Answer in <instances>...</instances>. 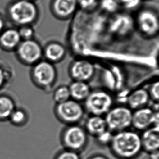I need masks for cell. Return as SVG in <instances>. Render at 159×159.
Instances as JSON below:
<instances>
[{"label": "cell", "instance_id": "obj_1", "mask_svg": "<svg viewBox=\"0 0 159 159\" xmlns=\"http://www.w3.org/2000/svg\"><path fill=\"white\" fill-rule=\"evenodd\" d=\"M109 147L117 159H137L143 152L140 134L129 129L114 133Z\"/></svg>", "mask_w": 159, "mask_h": 159}, {"label": "cell", "instance_id": "obj_2", "mask_svg": "<svg viewBox=\"0 0 159 159\" xmlns=\"http://www.w3.org/2000/svg\"><path fill=\"white\" fill-rule=\"evenodd\" d=\"M88 136L83 127L78 125H69L61 132L60 142L64 149L80 154L88 146Z\"/></svg>", "mask_w": 159, "mask_h": 159}, {"label": "cell", "instance_id": "obj_3", "mask_svg": "<svg viewBox=\"0 0 159 159\" xmlns=\"http://www.w3.org/2000/svg\"><path fill=\"white\" fill-rule=\"evenodd\" d=\"M132 115L133 110L127 106L112 107L104 117L107 130L114 134L129 129Z\"/></svg>", "mask_w": 159, "mask_h": 159}, {"label": "cell", "instance_id": "obj_4", "mask_svg": "<svg viewBox=\"0 0 159 159\" xmlns=\"http://www.w3.org/2000/svg\"><path fill=\"white\" fill-rule=\"evenodd\" d=\"M84 109L90 115L103 116L113 107L111 95L102 90L91 91L84 101Z\"/></svg>", "mask_w": 159, "mask_h": 159}, {"label": "cell", "instance_id": "obj_5", "mask_svg": "<svg viewBox=\"0 0 159 159\" xmlns=\"http://www.w3.org/2000/svg\"><path fill=\"white\" fill-rule=\"evenodd\" d=\"M85 111L80 102L72 99L56 104L54 107V113L58 120L67 125H77L84 117Z\"/></svg>", "mask_w": 159, "mask_h": 159}, {"label": "cell", "instance_id": "obj_6", "mask_svg": "<svg viewBox=\"0 0 159 159\" xmlns=\"http://www.w3.org/2000/svg\"><path fill=\"white\" fill-rule=\"evenodd\" d=\"M137 27L144 37L151 38L157 35L159 32V20L157 13L151 8L141 9L135 19Z\"/></svg>", "mask_w": 159, "mask_h": 159}, {"label": "cell", "instance_id": "obj_7", "mask_svg": "<svg viewBox=\"0 0 159 159\" xmlns=\"http://www.w3.org/2000/svg\"><path fill=\"white\" fill-rule=\"evenodd\" d=\"M135 28V19L129 13L117 12L112 15L107 24L108 30L118 38L128 37Z\"/></svg>", "mask_w": 159, "mask_h": 159}, {"label": "cell", "instance_id": "obj_8", "mask_svg": "<svg viewBox=\"0 0 159 159\" xmlns=\"http://www.w3.org/2000/svg\"><path fill=\"white\" fill-rule=\"evenodd\" d=\"M131 126L137 131H143L152 127H159V112L144 107L133 111Z\"/></svg>", "mask_w": 159, "mask_h": 159}, {"label": "cell", "instance_id": "obj_9", "mask_svg": "<svg viewBox=\"0 0 159 159\" xmlns=\"http://www.w3.org/2000/svg\"><path fill=\"white\" fill-rule=\"evenodd\" d=\"M35 81L39 85L47 88L53 85L57 79V71L53 64L47 60L39 61L33 70Z\"/></svg>", "mask_w": 159, "mask_h": 159}, {"label": "cell", "instance_id": "obj_10", "mask_svg": "<svg viewBox=\"0 0 159 159\" xmlns=\"http://www.w3.org/2000/svg\"><path fill=\"white\" fill-rule=\"evenodd\" d=\"M12 19L17 24L27 25L34 21L38 15L37 7L28 0H22L13 4L10 9Z\"/></svg>", "mask_w": 159, "mask_h": 159}, {"label": "cell", "instance_id": "obj_11", "mask_svg": "<svg viewBox=\"0 0 159 159\" xmlns=\"http://www.w3.org/2000/svg\"><path fill=\"white\" fill-rule=\"evenodd\" d=\"M95 71L94 65L85 59L73 61L69 67V74L74 81L88 82L93 77Z\"/></svg>", "mask_w": 159, "mask_h": 159}, {"label": "cell", "instance_id": "obj_12", "mask_svg": "<svg viewBox=\"0 0 159 159\" xmlns=\"http://www.w3.org/2000/svg\"><path fill=\"white\" fill-rule=\"evenodd\" d=\"M18 53L24 61L28 64H36L43 55V50L39 43L30 39L20 44Z\"/></svg>", "mask_w": 159, "mask_h": 159}, {"label": "cell", "instance_id": "obj_13", "mask_svg": "<svg viewBox=\"0 0 159 159\" xmlns=\"http://www.w3.org/2000/svg\"><path fill=\"white\" fill-rule=\"evenodd\" d=\"M51 7L54 16L61 20L72 17L78 8L77 0H53Z\"/></svg>", "mask_w": 159, "mask_h": 159}, {"label": "cell", "instance_id": "obj_14", "mask_svg": "<svg viewBox=\"0 0 159 159\" xmlns=\"http://www.w3.org/2000/svg\"><path fill=\"white\" fill-rule=\"evenodd\" d=\"M140 138L143 152L149 154L159 151V127H152L142 131V134L140 135Z\"/></svg>", "mask_w": 159, "mask_h": 159}, {"label": "cell", "instance_id": "obj_15", "mask_svg": "<svg viewBox=\"0 0 159 159\" xmlns=\"http://www.w3.org/2000/svg\"><path fill=\"white\" fill-rule=\"evenodd\" d=\"M43 54L47 61L54 64L64 60L66 55V50L62 43L52 41L46 46Z\"/></svg>", "mask_w": 159, "mask_h": 159}, {"label": "cell", "instance_id": "obj_16", "mask_svg": "<svg viewBox=\"0 0 159 159\" xmlns=\"http://www.w3.org/2000/svg\"><path fill=\"white\" fill-rule=\"evenodd\" d=\"M150 99L147 90L143 88L137 89L131 92L127 97V107L134 111L146 107Z\"/></svg>", "mask_w": 159, "mask_h": 159}, {"label": "cell", "instance_id": "obj_17", "mask_svg": "<svg viewBox=\"0 0 159 159\" xmlns=\"http://www.w3.org/2000/svg\"><path fill=\"white\" fill-rule=\"evenodd\" d=\"M84 128L88 135L95 138L107 129L104 117L96 115H91L87 118Z\"/></svg>", "mask_w": 159, "mask_h": 159}, {"label": "cell", "instance_id": "obj_18", "mask_svg": "<svg viewBox=\"0 0 159 159\" xmlns=\"http://www.w3.org/2000/svg\"><path fill=\"white\" fill-rule=\"evenodd\" d=\"M69 88L71 99L78 102L85 101L91 91L88 82L73 80L70 84Z\"/></svg>", "mask_w": 159, "mask_h": 159}, {"label": "cell", "instance_id": "obj_19", "mask_svg": "<svg viewBox=\"0 0 159 159\" xmlns=\"http://www.w3.org/2000/svg\"><path fill=\"white\" fill-rule=\"evenodd\" d=\"M21 39L19 32L9 30L3 33L0 37V43L4 48L11 49L18 45Z\"/></svg>", "mask_w": 159, "mask_h": 159}, {"label": "cell", "instance_id": "obj_20", "mask_svg": "<svg viewBox=\"0 0 159 159\" xmlns=\"http://www.w3.org/2000/svg\"><path fill=\"white\" fill-rule=\"evenodd\" d=\"M54 101L56 104H59L71 99L69 86L62 85L55 89L53 95Z\"/></svg>", "mask_w": 159, "mask_h": 159}, {"label": "cell", "instance_id": "obj_21", "mask_svg": "<svg viewBox=\"0 0 159 159\" xmlns=\"http://www.w3.org/2000/svg\"><path fill=\"white\" fill-rule=\"evenodd\" d=\"M120 3L117 0H99L98 7L104 13L114 15L118 12Z\"/></svg>", "mask_w": 159, "mask_h": 159}, {"label": "cell", "instance_id": "obj_22", "mask_svg": "<svg viewBox=\"0 0 159 159\" xmlns=\"http://www.w3.org/2000/svg\"><path fill=\"white\" fill-rule=\"evenodd\" d=\"M14 106L11 99L6 97H0V118L10 117L14 111Z\"/></svg>", "mask_w": 159, "mask_h": 159}, {"label": "cell", "instance_id": "obj_23", "mask_svg": "<svg viewBox=\"0 0 159 159\" xmlns=\"http://www.w3.org/2000/svg\"><path fill=\"white\" fill-rule=\"evenodd\" d=\"M114 133L107 130L103 133L99 135L96 137V141L97 144L102 147H109L110 144L111 142L112 139L113 138Z\"/></svg>", "mask_w": 159, "mask_h": 159}, {"label": "cell", "instance_id": "obj_24", "mask_svg": "<svg viewBox=\"0 0 159 159\" xmlns=\"http://www.w3.org/2000/svg\"><path fill=\"white\" fill-rule=\"evenodd\" d=\"M99 0H77L78 8L85 11H91L98 7Z\"/></svg>", "mask_w": 159, "mask_h": 159}, {"label": "cell", "instance_id": "obj_25", "mask_svg": "<svg viewBox=\"0 0 159 159\" xmlns=\"http://www.w3.org/2000/svg\"><path fill=\"white\" fill-rule=\"evenodd\" d=\"M54 159H82L80 153L63 149L56 154Z\"/></svg>", "mask_w": 159, "mask_h": 159}, {"label": "cell", "instance_id": "obj_26", "mask_svg": "<svg viewBox=\"0 0 159 159\" xmlns=\"http://www.w3.org/2000/svg\"><path fill=\"white\" fill-rule=\"evenodd\" d=\"M122 6L127 11H134L139 8L142 4V0H117Z\"/></svg>", "mask_w": 159, "mask_h": 159}, {"label": "cell", "instance_id": "obj_27", "mask_svg": "<svg viewBox=\"0 0 159 159\" xmlns=\"http://www.w3.org/2000/svg\"><path fill=\"white\" fill-rule=\"evenodd\" d=\"M149 95L151 100L155 102H158L159 98V83L158 81L153 83L151 85L148 90Z\"/></svg>", "mask_w": 159, "mask_h": 159}, {"label": "cell", "instance_id": "obj_28", "mask_svg": "<svg viewBox=\"0 0 159 159\" xmlns=\"http://www.w3.org/2000/svg\"><path fill=\"white\" fill-rule=\"evenodd\" d=\"M10 117L13 123L15 124H20L24 122V120L25 119V114L21 110H16L13 112Z\"/></svg>", "mask_w": 159, "mask_h": 159}, {"label": "cell", "instance_id": "obj_29", "mask_svg": "<svg viewBox=\"0 0 159 159\" xmlns=\"http://www.w3.org/2000/svg\"><path fill=\"white\" fill-rule=\"evenodd\" d=\"M20 35L21 38H24L25 40H30L33 35V30L29 27H24L19 30Z\"/></svg>", "mask_w": 159, "mask_h": 159}, {"label": "cell", "instance_id": "obj_30", "mask_svg": "<svg viewBox=\"0 0 159 159\" xmlns=\"http://www.w3.org/2000/svg\"><path fill=\"white\" fill-rule=\"evenodd\" d=\"M88 159H109V158L107 157L106 155L101 154H96L91 155L90 157H89Z\"/></svg>", "mask_w": 159, "mask_h": 159}, {"label": "cell", "instance_id": "obj_31", "mask_svg": "<svg viewBox=\"0 0 159 159\" xmlns=\"http://www.w3.org/2000/svg\"><path fill=\"white\" fill-rule=\"evenodd\" d=\"M149 159H159V151L153 152L152 153H149Z\"/></svg>", "mask_w": 159, "mask_h": 159}, {"label": "cell", "instance_id": "obj_32", "mask_svg": "<svg viewBox=\"0 0 159 159\" xmlns=\"http://www.w3.org/2000/svg\"><path fill=\"white\" fill-rule=\"evenodd\" d=\"M4 80V74L3 73L2 70L0 69V86L2 85Z\"/></svg>", "mask_w": 159, "mask_h": 159}, {"label": "cell", "instance_id": "obj_33", "mask_svg": "<svg viewBox=\"0 0 159 159\" xmlns=\"http://www.w3.org/2000/svg\"><path fill=\"white\" fill-rule=\"evenodd\" d=\"M3 28V22L0 19V32L2 30Z\"/></svg>", "mask_w": 159, "mask_h": 159}]
</instances>
